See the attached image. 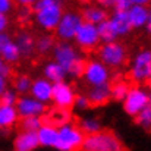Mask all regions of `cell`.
Masks as SVG:
<instances>
[{
	"instance_id": "cell-1",
	"label": "cell",
	"mask_w": 151,
	"mask_h": 151,
	"mask_svg": "<svg viewBox=\"0 0 151 151\" xmlns=\"http://www.w3.org/2000/svg\"><path fill=\"white\" fill-rule=\"evenodd\" d=\"M51 54L54 57V62L63 68L66 75H70L72 78H81L85 66V57L78 51L76 46L66 41H59L54 44Z\"/></svg>"
},
{
	"instance_id": "cell-2",
	"label": "cell",
	"mask_w": 151,
	"mask_h": 151,
	"mask_svg": "<svg viewBox=\"0 0 151 151\" xmlns=\"http://www.w3.org/2000/svg\"><path fill=\"white\" fill-rule=\"evenodd\" d=\"M35 24L44 31H54L65 9L63 3L57 0H37L31 4Z\"/></svg>"
},
{
	"instance_id": "cell-3",
	"label": "cell",
	"mask_w": 151,
	"mask_h": 151,
	"mask_svg": "<svg viewBox=\"0 0 151 151\" xmlns=\"http://www.w3.org/2000/svg\"><path fill=\"white\" fill-rule=\"evenodd\" d=\"M81 151H126V147L114 132L100 131L84 138Z\"/></svg>"
},
{
	"instance_id": "cell-4",
	"label": "cell",
	"mask_w": 151,
	"mask_h": 151,
	"mask_svg": "<svg viewBox=\"0 0 151 151\" xmlns=\"http://www.w3.org/2000/svg\"><path fill=\"white\" fill-rule=\"evenodd\" d=\"M59 134V142L56 145V150L59 151H78L81 150L85 135L81 132V129L73 123H66L62 126H57Z\"/></svg>"
},
{
	"instance_id": "cell-5",
	"label": "cell",
	"mask_w": 151,
	"mask_h": 151,
	"mask_svg": "<svg viewBox=\"0 0 151 151\" xmlns=\"http://www.w3.org/2000/svg\"><path fill=\"white\" fill-rule=\"evenodd\" d=\"M81 24H82V18L78 10H65L54 29L56 38L59 41L70 43L75 38V34L81 27Z\"/></svg>"
},
{
	"instance_id": "cell-6",
	"label": "cell",
	"mask_w": 151,
	"mask_h": 151,
	"mask_svg": "<svg viewBox=\"0 0 151 151\" xmlns=\"http://www.w3.org/2000/svg\"><path fill=\"white\" fill-rule=\"evenodd\" d=\"M99 60L107 69H119L126 62V49L117 41L101 44L99 47Z\"/></svg>"
},
{
	"instance_id": "cell-7",
	"label": "cell",
	"mask_w": 151,
	"mask_h": 151,
	"mask_svg": "<svg viewBox=\"0 0 151 151\" xmlns=\"http://www.w3.org/2000/svg\"><path fill=\"white\" fill-rule=\"evenodd\" d=\"M129 76L135 84H147L151 78V50H141L135 54L131 63Z\"/></svg>"
},
{
	"instance_id": "cell-8",
	"label": "cell",
	"mask_w": 151,
	"mask_h": 151,
	"mask_svg": "<svg viewBox=\"0 0 151 151\" xmlns=\"http://www.w3.org/2000/svg\"><path fill=\"white\" fill-rule=\"evenodd\" d=\"M122 103H123L125 111L129 116L137 117L148 106V103H150V93L145 88L139 87V85L131 87L128 94H126V97H125V100Z\"/></svg>"
},
{
	"instance_id": "cell-9",
	"label": "cell",
	"mask_w": 151,
	"mask_h": 151,
	"mask_svg": "<svg viewBox=\"0 0 151 151\" xmlns=\"http://www.w3.org/2000/svg\"><path fill=\"white\" fill-rule=\"evenodd\" d=\"M82 78L90 87L110 84V69H107L100 60H88L85 62Z\"/></svg>"
},
{
	"instance_id": "cell-10",
	"label": "cell",
	"mask_w": 151,
	"mask_h": 151,
	"mask_svg": "<svg viewBox=\"0 0 151 151\" xmlns=\"http://www.w3.org/2000/svg\"><path fill=\"white\" fill-rule=\"evenodd\" d=\"M76 47L82 50H94L100 46V38L97 32V27L91 25L88 22H82L81 27L78 28L75 38H73Z\"/></svg>"
},
{
	"instance_id": "cell-11",
	"label": "cell",
	"mask_w": 151,
	"mask_h": 151,
	"mask_svg": "<svg viewBox=\"0 0 151 151\" xmlns=\"http://www.w3.org/2000/svg\"><path fill=\"white\" fill-rule=\"evenodd\" d=\"M15 109L18 111L19 119H25V117H43L47 111V106L32 99L31 96H21Z\"/></svg>"
},
{
	"instance_id": "cell-12",
	"label": "cell",
	"mask_w": 151,
	"mask_h": 151,
	"mask_svg": "<svg viewBox=\"0 0 151 151\" xmlns=\"http://www.w3.org/2000/svg\"><path fill=\"white\" fill-rule=\"evenodd\" d=\"M75 97H76V94H75L72 85H69L66 81L53 84L51 101L57 110H69L73 106Z\"/></svg>"
},
{
	"instance_id": "cell-13",
	"label": "cell",
	"mask_w": 151,
	"mask_h": 151,
	"mask_svg": "<svg viewBox=\"0 0 151 151\" xmlns=\"http://www.w3.org/2000/svg\"><path fill=\"white\" fill-rule=\"evenodd\" d=\"M51 93H53V84L49 82L46 78H37L31 84L29 96L37 101L47 106V103L51 101Z\"/></svg>"
},
{
	"instance_id": "cell-14",
	"label": "cell",
	"mask_w": 151,
	"mask_h": 151,
	"mask_svg": "<svg viewBox=\"0 0 151 151\" xmlns=\"http://www.w3.org/2000/svg\"><path fill=\"white\" fill-rule=\"evenodd\" d=\"M148 6L150 3L145 0H137V3L128 10V16L132 25V29L144 28L148 18Z\"/></svg>"
},
{
	"instance_id": "cell-15",
	"label": "cell",
	"mask_w": 151,
	"mask_h": 151,
	"mask_svg": "<svg viewBox=\"0 0 151 151\" xmlns=\"http://www.w3.org/2000/svg\"><path fill=\"white\" fill-rule=\"evenodd\" d=\"M79 15L82 18V22H88L91 25H99L101 22L109 19V12L106 9H103L101 6H99L97 3L94 4H85L81 10Z\"/></svg>"
},
{
	"instance_id": "cell-16",
	"label": "cell",
	"mask_w": 151,
	"mask_h": 151,
	"mask_svg": "<svg viewBox=\"0 0 151 151\" xmlns=\"http://www.w3.org/2000/svg\"><path fill=\"white\" fill-rule=\"evenodd\" d=\"M109 22L117 37H125L132 31L128 12H111V15H109Z\"/></svg>"
},
{
	"instance_id": "cell-17",
	"label": "cell",
	"mask_w": 151,
	"mask_h": 151,
	"mask_svg": "<svg viewBox=\"0 0 151 151\" xmlns=\"http://www.w3.org/2000/svg\"><path fill=\"white\" fill-rule=\"evenodd\" d=\"M37 138H38V144L41 147L56 148V145L59 142L57 126H54L53 123H49V122H44L41 125V128L37 131Z\"/></svg>"
},
{
	"instance_id": "cell-18",
	"label": "cell",
	"mask_w": 151,
	"mask_h": 151,
	"mask_svg": "<svg viewBox=\"0 0 151 151\" xmlns=\"http://www.w3.org/2000/svg\"><path fill=\"white\" fill-rule=\"evenodd\" d=\"M13 41L21 53V57H31L35 53V37L32 34L22 31V32L16 34Z\"/></svg>"
},
{
	"instance_id": "cell-19",
	"label": "cell",
	"mask_w": 151,
	"mask_h": 151,
	"mask_svg": "<svg viewBox=\"0 0 151 151\" xmlns=\"http://www.w3.org/2000/svg\"><path fill=\"white\" fill-rule=\"evenodd\" d=\"M15 151H34L40 147L37 132H19L13 141Z\"/></svg>"
},
{
	"instance_id": "cell-20",
	"label": "cell",
	"mask_w": 151,
	"mask_h": 151,
	"mask_svg": "<svg viewBox=\"0 0 151 151\" xmlns=\"http://www.w3.org/2000/svg\"><path fill=\"white\" fill-rule=\"evenodd\" d=\"M85 96L90 101V106H103L110 100V84L90 87Z\"/></svg>"
},
{
	"instance_id": "cell-21",
	"label": "cell",
	"mask_w": 151,
	"mask_h": 151,
	"mask_svg": "<svg viewBox=\"0 0 151 151\" xmlns=\"http://www.w3.org/2000/svg\"><path fill=\"white\" fill-rule=\"evenodd\" d=\"M43 73H44L43 78H46V79H47L49 82H51V84L63 82V81L66 79V76H68L66 72L63 70V68L59 66L54 60H50V62H47V63L44 65Z\"/></svg>"
},
{
	"instance_id": "cell-22",
	"label": "cell",
	"mask_w": 151,
	"mask_h": 151,
	"mask_svg": "<svg viewBox=\"0 0 151 151\" xmlns=\"http://www.w3.org/2000/svg\"><path fill=\"white\" fill-rule=\"evenodd\" d=\"M18 120L19 116L13 106H0V129H10Z\"/></svg>"
},
{
	"instance_id": "cell-23",
	"label": "cell",
	"mask_w": 151,
	"mask_h": 151,
	"mask_svg": "<svg viewBox=\"0 0 151 151\" xmlns=\"http://www.w3.org/2000/svg\"><path fill=\"white\" fill-rule=\"evenodd\" d=\"M0 57L3 59V62L6 65H15V63H18L22 59L21 57V53H19V50H18V47H16V44H15L13 40L9 41L3 47V50L0 51Z\"/></svg>"
},
{
	"instance_id": "cell-24",
	"label": "cell",
	"mask_w": 151,
	"mask_h": 151,
	"mask_svg": "<svg viewBox=\"0 0 151 151\" xmlns=\"http://www.w3.org/2000/svg\"><path fill=\"white\" fill-rule=\"evenodd\" d=\"M78 128L81 129V132L85 135V137H90V135H94V134H99L101 129V122L96 117H84L79 120V125Z\"/></svg>"
},
{
	"instance_id": "cell-25",
	"label": "cell",
	"mask_w": 151,
	"mask_h": 151,
	"mask_svg": "<svg viewBox=\"0 0 151 151\" xmlns=\"http://www.w3.org/2000/svg\"><path fill=\"white\" fill-rule=\"evenodd\" d=\"M97 32H99V38H100V43L103 44H109V43H114L117 40V35L114 34L109 19L101 22L97 25Z\"/></svg>"
},
{
	"instance_id": "cell-26",
	"label": "cell",
	"mask_w": 151,
	"mask_h": 151,
	"mask_svg": "<svg viewBox=\"0 0 151 151\" xmlns=\"http://www.w3.org/2000/svg\"><path fill=\"white\" fill-rule=\"evenodd\" d=\"M54 44H56V40L50 34H41L40 37L35 38V50L40 54L50 53L53 50V47H54Z\"/></svg>"
},
{
	"instance_id": "cell-27",
	"label": "cell",
	"mask_w": 151,
	"mask_h": 151,
	"mask_svg": "<svg viewBox=\"0 0 151 151\" xmlns=\"http://www.w3.org/2000/svg\"><path fill=\"white\" fill-rule=\"evenodd\" d=\"M31 84H32V79L28 75H19L13 81V91L19 97L21 96H27L29 93V90H31Z\"/></svg>"
},
{
	"instance_id": "cell-28",
	"label": "cell",
	"mask_w": 151,
	"mask_h": 151,
	"mask_svg": "<svg viewBox=\"0 0 151 151\" xmlns=\"http://www.w3.org/2000/svg\"><path fill=\"white\" fill-rule=\"evenodd\" d=\"M129 85L123 81L114 82L113 85H110V99H113L114 101H123L128 91H129Z\"/></svg>"
},
{
	"instance_id": "cell-29",
	"label": "cell",
	"mask_w": 151,
	"mask_h": 151,
	"mask_svg": "<svg viewBox=\"0 0 151 151\" xmlns=\"http://www.w3.org/2000/svg\"><path fill=\"white\" fill-rule=\"evenodd\" d=\"M43 123H44L43 117H25V119H21L19 126L24 132H37Z\"/></svg>"
},
{
	"instance_id": "cell-30",
	"label": "cell",
	"mask_w": 151,
	"mask_h": 151,
	"mask_svg": "<svg viewBox=\"0 0 151 151\" xmlns=\"http://www.w3.org/2000/svg\"><path fill=\"white\" fill-rule=\"evenodd\" d=\"M19 99V96L13 91V90H6L1 96H0V106H13L16 104V101Z\"/></svg>"
},
{
	"instance_id": "cell-31",
	"label": "cell",
	"mask_w": 151,
	"mask_h": 151,
	"mask_svg": "<svg viewBox=\"0 0 151 151\" xmlns=\"http://www.w3.org/2000/svg\"><path fill=\"white\" fill-rule=\"evenodd\" d=\"M135 3L137 0H114L113 12H128Z\"/></svg>"
},
{
	"instance_id": "cell-32",
	"label": "cell",
	"mask_w": 151,
	"mask_h": 151,
	"mask_svg": "<svg viewBox=\"0 0 151 151\" xmlns=\"http://www.w3.org/2000/svg\"><path fill=\"white\" fill-rule=\"evenodd\" d=\"M54 120H56L54 126H56V125L62 126V125L70 123V114H69L68 110H59L57 113H54Z\"/></svg>"
},
{
	"instance_id": "cell-33",
	"label": "cell",
	"mask_w": 151,
	"mask_h": 151,
	"mask_svg": "<svg viewBox=\"0 0 151 151\" xmlns=\"http://www.w3.org/2000/svg\"><path fill=\"white\" fill-rule=\"evenodd\" d=\"M73 107H76L78 110H87L91 106H90V101H88L85 94H78L75 97V101H73Z\"/></svg>"
},
{
	"instance_id": "cell-34",
	"label": "cell",
	"mask_w": 151,
	"mask_h": 151,
	"mask_svg": "<svg viewBox=\"0 0 151 151\" xmlns=\"http://www.w3.org/2000/svg\"><path fill=\"white\" fill-rule=\"evenodd\" d=\"M15 7V3L10 0H0V15H9Z\"/></svg>"
},
{
	"instance_id": "cell-35",
	"label": "cell",
	"mask_w": 151,
	"mask_h": 151,
	"mask_svg": "<svg viewBox=\"0 0 151 151\" xmlns=\"http://www.w3.org/2000/svg\"><path fill=\"white\" fill-rule=\"evenodd\" d=\"M31 16H32V10H31V7H27V6L19 7V10H18V19H19L21 22H27Z\"/></svg>"
},
{
	"instance_id": "cell-36",
	"label": "cell",
	"mask_w": 151,
	"mask_h": 151,
	"mask_svg": "<svg viewBox=\"0 0 151 151\" xmlns=\"http://www.w3.org/2000/svg\"><path fill=\"white\" fill-rule=\"evenodd\" d=\"M12 73H13V69H12V66L4 63V65L1 66V69H0V75H1L4 79H9V78L12 76Z\"/></svg>"
},
{
	"instance_id": "cell-37",
	"label": "cell",
	"mask_w": 151,
	"mask_h": 151,
	"mask_svg": "<svg viewBox=\"0 0 151 151\" xmlns=\"http://www.w3.org/2000/svg\"><path fill=\"white\" fill-rule=\"evenodd\" d=\"M7 28H9V16L0 15V34L6 32Z\"/></svg>"
},
{
	"instance_id": "cell-38",
	"label": "cell",
	"mask_w": 151,
	"mask_h": 151,
	"mask_svg": "<svg viewBox=\"0 0 151 151\" xmlns=\"http://www.w3.org/2000/svg\"><path fill=\"white\" fill-rule=\"evenodd\" d=\"M13 38L7 34V32H3V34H0V51L3 50V47L9 43V41H12Z\"/></svg>"
},
{
	"instance_id": "cell-39",
	"label": "cell",
	"mask_w": 151,
	"mask_h": 151,
	"mask_svg": "<svg viewBox=\"0 0 151 151\" xmlns=\"http://www.w3.org/2000/svg\"><path fill=\"white\" fill-rule=\"evenodd\" d=\"M97 4L101 6L103 9H113L114 7V0H101V1H97Z\"/></svg>"
},
{
	"instance_id": "cell-40",
	"label": "cell",
	"mask_w": 151,
	"mask_h": 151,
	"mask_svg": "<svg viewBox=\"0 0 151 151\" xmlns=\"http://www.w3.org/2000/svg\"><path fill=\"white\" fill-rule=\"evenodd\" d=\"M145 32L151 35V4L148 6V18H147V22H145Z\"/></svg>"
},
{
	"instance_id": "cell-41",
	"label": "cell",
	"mask_w": 151,
	"mask_h": 151,
	"mask_svg": "<svg viewBox=\"0 0 151 151\" xmlns=\"http://www.w3.org/2000/svg\"><path fill=\"white\" fill-rule=\"evenodd\" d=\"M7 90V79H4L1 75H0V96Z\"/></svg>"
},
{
	"instance_id": "cell-42",
	"label": "cell",
	"mask_w": 151,
	"mask_h": 151,
	"mask_svg": "<svg viewBox=\"0 0 151 151\" xmlns=\"http://www.w3.org/2000/svg\"><path fill=\"white\" fill-rule=\"evenodd\" d=\"M145 111L148 113V116L151 117V94H150V103H148V106L145 107Z\"/></svg>"
},
{
	"instance_id": "cell-43",
	"label": "cell",
	"mask_w": 151,
	"mask_h": 151,
	"mask_svg": "<svg viewBox=\"0 0 151 151\" xmlns=\"http://www.w3.org/2000/svg\"><path fill=\"white\" fill-rule=\"evenodd\" d=\"M147 87H148V90L151 91V78L148 79V81H147ZM150 94H151V93H150Z\"/></svg>"
},
{
	"instance_id": "cell-44",
	"label": "cell",
	"mask_w": 151,
	"mask_h": 151,
	"mask_svg": "<svg viewBox=\"0 0 151 151\" xmlns=\"http://www.w3.org/2000/svg\"><path fill=\"white\" fill-rule=\"evenodd\" d=\"M3 65H4V62H3V59L0 57V69H1V66H3Z\"/></svg>"
}]
</instances>
